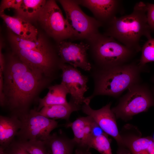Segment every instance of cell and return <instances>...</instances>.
Masks as SVG:
<instances>
[{"instance_id":"5bb4252c","label":"cell","mask_w":154,"mask_h":154,"mask_svg":"<svg viewBox=\"0 0 154 154\" xmlns=\"http://www.w3.org/2000/svg\"><path fill=\"white\" fill-rule=\"evenodd\" d=\"M120 133L131 154H154V140L152 137H142L136 126L126 125Z\"/></svg>"},{"instance_id":"d4e9b609","label":"cell","mask_w":154,"mask_h":154,"mask_svg":"<svg viewBox=\"0 0 154 154\" xmlns=\"http://www.w3.org/2000/svg\"><path fill=\"white\" fill-rule=\"evenodd\" d=\"M141 51L139 65L144 66L148 62H154V38L148 39L141 47Z\"/></svg>"},{"instance_id":"ac0fdd59","label":"cell","mask_w":154,"mask_h":154,"mask_svg":"<svg viewBox=\"0 0 154 154\" xmlns=\"http://www.w3.org/2000/svg\"><path fill=\"white\" fill-rule=\"evenodd\" d=\"M47 88L48 91L46 95L43 98H39L38 100V105L37 108L38 112L44 106L68 103L66 96L68 92L63 84L61 83L51 85Z\"/></svg>"},{"instance_id":"f546056e","label":"cell","mask_w":154,"mask_h":154,"mask_svg":"<svg viewBox=\"0 0 154 154\" xmlns=\"http://www.w3.org/2000/svg\"><path fill=\"white\" fill-rule=\"evenodd\" d=\"M3 47L2 42H0V72H3L5 64V59L2 51Z\"/></svg>"},{"instance_id":"cb8c5ba5","label":"cell","mask_w":154,"mask_h":154,"mask_svg":"<svg viewBox=\"0 0 154 154\" xmlns=\"http://www.w3.org/2000/svg\"><path fill=\"white\" fill-rule=\"evenodd\" d=\"M18 141L29 154H51L45 141L37 140Z\"/></svg>"},{"instance_id":"2e32d148","label":"cell","mask_w":154,"mask_h":154,"mask_svg":"<svg viewBox=\"0 0 154 154\" xmlns=\"http://www.w3.org/2000/svg\"><path fill=\"white\" fill-rule=\"evenodd\" d=\"M7 26L16 35L26 39L36 40L38 34L37 29L30 22L17 16L11 17L0 13Z\"/></svg>"},{"instance_id":"8992f818","label":"cell","mask_w":154,"mask_h":154,"mask_svg":"<svg viewBox=\"0 0 154 154\" xmlns=\"http://www.w3.org/2000/svg\"><path fill=\"white\" fill-rule=\"evenodd\" d=\"M58 1L65 12L66 19L72 32L74 40H85L99 32L102 24L94 17L85 13L74 0Z\"/></svg>"},{"instance_id":"7402d4cb","label":"cell","mask_w":154,"mask_h":154,"mask_svg":"<svg viewBox=\"0 0 154 154\" xmlns=\"http://www.w3.org/2000/svg\"><path fill=\"white\" fill-rule=\"evenodd\" d=\"M46 1L23 0L19 8L16 11L17 16L29 22L38 19Z\"/></svg>"},{"instance_id":"484cf974","label":"cell","mask_w":154,"mask_h":154,"mask_svg":"<svg viewBox=\"0 0 154 154\" xmlns=\"http://www.w3.org/2000/svg\"><path fill=\"white\" fill-rule=\"evenodd\" d=\"M5 154H29L17 140L14 139L5 150Z\"/></svg>"},{"instance_id":"277c9868","label":"cell","mask_w":154,"mask_h":154,"mask_svg":"<svg viewBox=\"0 0 154 154\" xmlns=\"http://www.w3.org/2000/svg\"><path fill=\"white\" fill-rule=\"evenodd\" d=\"M89 45L92 65L107 68L122 65L131 62L137 52L113 38L99 32L85 40Z\"/></svg>"},{"instance_id":"44dd1931","label":"cell","mask_w":154,"mask_h":154,"mask_svg":"<svg viewBox=\"0 0 154 154\" xmlns=\"http://www.w3.org/2000/svg\"><path fill=\"white\" fill-rule=\"evenodd\" d=\"M10 40L13 47L21 49L45 51L55 49L41 37L36 40H31L20 37L13 33L10 35Z\"/></svg>"},{"instance_id":"d6a6232c","label":"cell","mask_w":154,"mask_h":154,"mask_svg":"<svg viewBox=\"0 0 154 154\" xmlns=\"http://www.w3.org/2000/svg\"><path fill=\"white\" fill-rule=\"evenodd\" d=\"M152 137L153 138V139L154 140V133L153 135V137Z\"/></svg>"},{"instance_id":"f1b7e54d","label":"cell","mask_w":154,"mask_h":154,"mask_svg":"<svg viewBox=\"0 0 154 154\" xmlns=\"http://www.w3.org/2000/svg\"><path fill=\"white\" fill-rule=\"evenodd\" d=\"M3 72H0V105L2 107H4L5 96L3 92Z\"/></svg>"},{"instance_id":"83f0119b","label":"cell","mask_w":154,"mask_h":154,"mask_svg":"<svg viewBox=\"0 0 154 154\" xmlns=\"http://www.w3.org/2000/svg\"><path fill=\"white\" fill-rule=\"evenodd\" d=\"M148 23L151 31H154V4L146 3Z\"/></svg>"},{"instance_id":"1f68e13d","label":"cell","mask_w":154,"mask_h":154,"mask_svg":"<svg viewBox=\"0 0 154 154\" xmlns=\"http://www.w3.org/2000/svg\"><path fill=\"white\" fill-rule=\"evenodd\" d=\"M153 81H154V78L153 79ZM153 94V95L154 96V87L153 88V92H152Z\"/></svg>"},{"instance_id":"6da1fadb","label":"cell","mask_w":154,"mask_h":154,"mask_svg":"<svg viewBox=\"0 0 154 154\" xmlns=\"http://www.w3.org/2000/svg\"><path fill=\"white\" fill-rule=\"evenodd\" d=\"M3 74L4 107L11 115L16 116L29 111L34 102L38 101L41 92L54 80L13 53L5 60Z\"/></svg>"},{"instance_id":"ffe728a7","label":"cell","mask_w":154,"mask_h":154,"mask_svg":"<svg viewBox=\"0 0 154 154\" xmlns=\"http://www.w3.org/2000/svg\"><path fill=\"white\" fill-rule=\"evenodd\" d=\"M45 142L51 154H72L75 147L72 139L56 133L50 134Z\"/></svg>"},{"instance_id":"4316f807","label":"cell","mask_w":154,"mask_h":154,"mask_svg":"<svg viewBox=\"0 0 154 154\" xmlns=\"http://www.w3.org/2000/svg\"><path fill=\"white\" fill-rule=\"evenodd\" d=\"M23 0H3L0 5V13H3L4 10L7 8H11L15 10L20 7Z\"/></svg>"},{"instance_id":"7c38bea8","label":"cell","mask_w":154,"mask_h":154,"mask_svg":"<svg viewBox=\"0 0 154 154\" xmlns=\"http://www.w3.org/2000/svg\"><path fill=\"white\" fill-rule=\"evenodd\" d=\"M60 68L62 71L61 83L65 86L70 95V99L77 105L82 106L85 103L84 94L88 89V76L82 74L77 68L68 64L62 63Z\"/></svg>"},{"instance_id":"52a82bcc","label":"cell","mask_w":154,"mask_h":154,"mask_svg":"<svg viewBox=\"0 0 154 154\" xmlns=\"http://www.w3.org/2000/svg\"><path fill=\"white\" fill-rule=\"evenodd\" d=\"M17 116L21 122V128L16 136L19 141H46L50 132L58 125L57 121L42 115L37 108Z\"/></svg>"},{"instance_id":"9a60e30c","label":"cell","mask_w":154,"mask_h":154,"mask_svg":"<svg viewBox=\"0 0 154 154\" xmlns=\"http://www.w3.org/2000/svg\"><path fill=\"white\" fill-rule=\"evenodd\" d=\"M79 5L90 10L94 18L104 26L120 10L121 1L118 0H77Z\"/></svg>"},{"instance_id":"3957f363","label":"cell","mask_w":154,"mask_h":154,"mask_svg":"<svg viewBox=\"0 0 154 154\" xmlns=\"http://www.w3.org/2000/svg\"><path fill=\"white\" fill-rule=\"evenodd\" d=\"M104 27L103 34L137 53L141 50L139 42L141 37L144 36L147 40L152 38L147 20L146 3L142 1L135 5L130 14L115 17Z\"/></svg>"},{"instance_id":"30bf717a","label":"cell","mask_w":154,"mask_h":154,"mask_svg":"<svg viewBox=\"0 0 154 154\" xmlns=\"http://www.w3.org/2000/svg\"><path fill=\"white\" fill-rule=\"evenodd\" d=\"M89 103H84L81 110L84 113L91 117L104 131L112 137L118 145L117 154H130L120 132L116 122V117L111 109V102L100 109L94 110Z\"/></svg>"},{"instance_id":"e0dca14e","label":"cell","mask_w":154,"mask_h":154,"mask_svg":"<svg viewBox=\"0 0 154 154\" xmlns=\"http://www.w3.org/2000/svg\"><path fill=\"white\" fill-rule=\"evenodd\" d=\"M21 127L18 117L14 115L0 116V147L4 150L15 139Z\"/></svg>"},{"instance_id":"7a4b0ae2","label":"cell","mask_w":154,"mask_h":154,"mask_svg":"<svg viewBox=\"0 0 154 154\" xmlns=\"http://www.w3.org/2000/svg\"><path fill=\"white\" fill-rule=\"evenodd\" d=\"M139 61L131 62L119 66L100 68L92 65L90 71L94 84L93 92L86 98L90 103L94 97L108 96L117 98L133 86L141 82V73L146 72V65L139 64Z\"/></svg>"},{"instance_id":"4fadbf2b","label":"cell","mask_w":154,"mask_h":154,"mask_svg":"<svg viewBox=\"0 0 154 154\" xmlns=\"http://www.w3.org/2000/svg\"><path fill=\"white\" fill-rule=\"evenodd\" d=\"M94 122V119L87 116L79 117L66 125L71 128L73 132L72 139L75 148V154H92L90 150Z\"/></svg>"},{"instance_id":"9c48e42d","label":"cell","mask_w":154,"mask_h":154,"mask_svg":"<svg viewBox=\"0 0 154 154\" xmlns=\"http://www.w3.org/2000/svg\"><path fill=\"white\" fill-rule=\"evenodd\" d=\"M12 53L26 64L42 71L47 77L54 80L58 78L62 63L56 48L44 51L13 47Z\"/></svg>"},{"instance_id":"d6986e66","label":"cell","mask_w":154,"mask_h":154,"mask_svg":"<svg viewBox=\"0 0 154 154\" xmlns=\"http://www.w3.org/2000/svg\"><path fill=\"white\" fill-rule=\"evenodd\" d=\"M82 106L77 105L71 99L65 104L46 106L39 112L45 117L53 119H64L68 120L71 114L73 112L81 109Z\"/></svg>"},{"instance_id":"ba28073f","label":"cell","mask_w":154,"mask_h":154,"mask_svg":"<svg viewBox=\"0 0 154 154\" xmlns=\"http://www.w3.org/2000/svg\"><path fill=\"white\" fill-rule=\"evenodd\" d=\"M38 19L47 33L57 43L68 39L74 40L67 21L55 0L46 1Z\"/></svg>"},{"instance_id":"4dcf8cb0","label":"cell","mask_w":154,"mask_h":154,"mask_svg":"<svg viewBox=\"0 0 154 154\" xmlns=\"http://www.w3.org/2000/svg\"><path fill=\"white\" fill-rule=\"evenodd\" d=\"M0 154H5L4 149L1 147H0Z\"/></svg>"},{"instance_id":"5b68a950","label":"cell","mask_w":154,"mask_h":154,"mask_svg":"<svg viewBox=\"0 0 154 154\" xmlns=\"http://www.w3.org/2000/svg\"><path fill=\"white\" fill-rule=\"evenodd\" d=\"M154 106L152 92L146 84L141 82L129 88L120 98L118 104L111 110L116 118L128 121L134 115L145 112Z\"/></svg>"},{"instance_id":"8fae6325","label":"cell","mask_w":154,"mask_h":154,"mask_svg":"<svg viewBox=\"0 0 154 154\" xmlns=\"http://www.w3.org/2000/svg\"><path fill=\"white\" fill-rule=\"evenodd\" d=\"M56 48L62 63L85 71L91 70L92 64L87 53L89 45L86 42L76 43L64 40L57 43Z\"/></svg>"},{"instance_id":"603a6c76","label":"cell","mask_w":154,"mask_h":154,"mask_svg":"<svg viewBox=\"0 0 154 154\" xmlns=\"http://www.w3.org/2000/svg\"><path fill=\"white\" fill-rule=\"evenodd\" d=\"M92 148L94 149L101 154H112L110 141L106 133L97 136H93L91 142Z\"/></svg>"}]
</instances>
